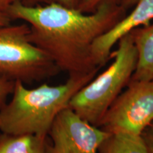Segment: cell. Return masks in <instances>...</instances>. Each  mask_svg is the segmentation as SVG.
Listing matches in <instances>:
<instances>
[{
	"label": "cell",
	"mask_w": 153,
	"mask_h": 153,
	"mask_svg": "<svg viewBox=\"0 0 153 153\" xmlns=\"http://www.w3.org/2000/svg\"><path fill=\"white\" fill-rule=\"evenodd\" d=\"M11 20L29 26V41L69 76L86 74L99 68L92 57L97 38L123 18L121 7L111 2L99 5L92 14L51 3L24 5L17 1L6 11Z\"/></svg>",
	"instance_id": "6da1fadb"
},
{
	"label": "cell",
	"mask_w": 153,
	"mask_h": 153,
	"mask_svg": "<svg viewBox=\"0 0 153 153\" xmlns=\"http://www.w3.org/2000/svg\"><path fill=\"white\" fill-rule=\"evenodd\" d=\"M98 72L70 76L62 85L44 83L34 89H28L23 82L16 81L11 101L0 109V131L11 135L47 137L59 113L69 106L75 94Z\"/></svg>",
	"instance_id": "7a4b0ae2"
},
{
	"label": "cell",
	"mask_w": 153,
	"mask_h": 153,
	"mask_svg": "<svg viewBox=\"0 0 153 153\" xmlns=\"http://www.w3.org/2000/svg\"><path fill=\"white\" fill-rule=\"evenodd\" d=\"M118 43L110 66L79 89L69 104L76 114L94 126H98L135 72L137 51L131 33L122 38Z\"/></svg>",
	"instance_id": "3957f363"
},
{
	"label": "cell",
	"mask_w": 153,
	"mask_h": 153,
	"mask_svg": "<svg viewBox=\"0 0 153 153\" xmlns=\"http://www.w3.org/2000/svg\"><path fill=\"white\" fill-rule=\"evenodd\" d=\"M26 23L0 26V79L24 84L41 81L60 72L43 51L28 39Z\"/></svg>",
	"instance_id": "277c9868"
},
{
	"label": "cell",
	"mask_w": 153,
	"mask_h": 153,
	"mask_svg": "<svg viewBox=\"0 0 153 153\" xmlns=\"http://www.w3.org/2000/svg\"><path fill=\"white\" fill-rule=\"evenodd\" d=\"M153 121V79L130 80L98 124L110 133L141 135Z\"/></svg>",
	"instance_id": "5b68a950"
},
{
	"label": "cell",
	"mask_w": 153,
	"mask_h": 153,
	"mask_svg": "<svg viewBox=\"0 0 153 153\" xmlns=\"http://www.w3.org/2000/svg\"><path fill=\"white\" fill-rule=\"evenodd\" d=\"M48 135L46 153H99L110 133L82 118L70 107L59 113Z\"/></svg>",
	"instance_id": "8992f818"
},
{
	"label": "cell",
	"mask_w": 153,
	"mask_h": 153,
	"mask_svg": "<svg viewBox=\"0 0 153 153\" xmlns=\"http://www.w3.org/2000/svg\"><path fill=\"white\" fill-rule=\"evenodd\" d=\"M153 19V0H137V6L126 17L95 40L92 57L95 65L101 68L111 57V49L122 38L133 30L147 26Z\"/></svg>",
	"instance_id": "52a82bcc"
},
{
	"label": "cell",
	"mask_w": 153,
	"mask_h": 153,
	"mask_svg": "<svg viewBox=\"0 0 153 153\" xmlns=\"http://www.w3.org/2000/svg\"><path fill=\"white\" fill-rule=\"evenodd\" d=\"M137 51V64L131 80L153 79V24L131 32Z\"/></svg>",
	"instance_id": "ba28073f"
},
{
	"label": "cell",
	"mask_w": 153,
	"mask_h": 153,
	"mask_svg": "<svg viewBox=\"0 0 153 153\" xmlns=\"http://www.w3.org/2000/svg\"><path fill=\"white\" fill-rule=\"evenodd\" d=\"M47 137L0 134V153H46Z\"/></svg>",
	"instance_id": "9c48e42d"
},
{
	"label": "cell",
	"mask_w": 153,
	"mask_h": 153,
	"mask_svg": "<svg viewBox=\"0 0 153 153\" xmlns=\"http://www.w3.org/2000/svg\"><path fill=\"white\" fill-rule=\"evenodd\" d=\"M99 153H150L141 135L127 133H110Z\"/></svg>",
	"instance_id": "30bf717a"
},
{
	"label": "cell",
	"mask_w": 153,
	"mask_h": 153,
	"mask_svg": "<svg viewBox=\"0 0 153 153\" xmlns=\"http://www.w3.org/2000/svg\"><path fill=\"white\" fill-rule=\"evenodd\" d=\"M15 82L0 79V109L7 102V99L12 94Z\"/></svg>",
	"instance_id": "8fae6325"
},
{
	"label": "cell",
	"mask_w": 153,
	"mask_h": 153,
	"mask_svg": "<svg viewBox=\"0 0 153 153\" xmlns=\"http://www.w3.org/2000/svg\"><path fill=\"white\" fill-rule=\"evenodd\" d=\"M23 4L27 6H36L39 4H58L67 7L73 8L74 0H22L20 1Z\"/></svg>",
	"instance_id": "7c38bea8"
},
{
	"label": "cell",
	"mask_w": 153,
	"mask_h": 153,
	"mask_svg": "<svg viewBox=\"0 0 153 153\" xmlns=\"http://www.w3.org/2000/svg\"><path fill=\"white\" fill-rule=\"evenodd\" d=\"M143 140L150 153H153V121L141 134Z\"/></svg>",
	"instance_id": "4fadbf2b"
},
{
	"label": "cell",
	"mask_w": 153,
	"mask_h": 153,
	"mask_svg": "<svg viewBox=\"0 0 153 153\" xmlns=\"http://www.w3.org/2000/svg\"><path fill=\"white\" fill-rule=\"evenodd\" d=\"M105 2H111V0H83L82 7L84 10H91Z\"/></svg>",
	"instance_id": "5bb4252c"
},
{
	"label": "cell",
	"mask_w": 153,
	"mask_h": 153,
	"mask_svg": "<svg viewBox=\"0 0 153 153\" xmlns=\"http://www.w3.org/2000/svg\"><path fill=\"white\" fill-rule=\"evenodd\" d=\"M17 1H22V0H0V11L6 13V11L9 8V6Z\"/></svg>",
	"instance_id": "9a60e30c"
},
{
	"label": "cell",
	"mask_w": 153,
	"mask_h": 153,
	"mask_svg": "<svg viewBox=\"0 0 153 153\" xmlns=\"http://www.w3.org/2000/svg\"><path fill=\"white\" fill-rule=\"evenodd\" d=\"M12 20L9 18L7 13H4L0 11V26H7L11 24Z\"/></svg>",
	"instance_id": "2e32d148"
},
{
	"label": "cell",
	"mask_w": 153,
	"mask_h": 153,
	"mask_svg": "<svg viewBox=\"0 0 153 153\" xmlns=\"http://www.w3.org/2000/svg\"><path fill=\"white\" fill-rule=\"evenodd\" d=\"M137 1V0H124L125 3L128 4H129L135 3V2H136Z\"/></svg>",
	"instance_id": "e0dca14e"
}]
</instances>
